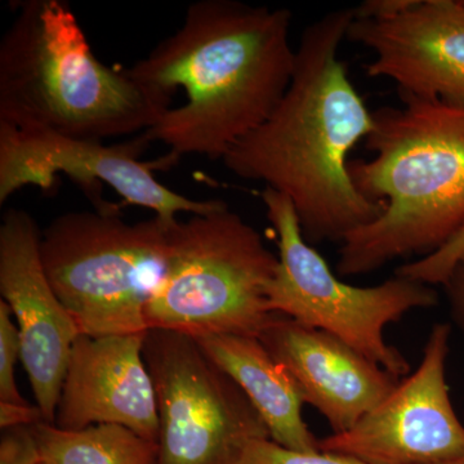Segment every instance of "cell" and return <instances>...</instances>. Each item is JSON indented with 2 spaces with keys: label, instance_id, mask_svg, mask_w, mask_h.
Wrapping results in <instances>:
<instances>
[{
  "label": "cell",
  "instance_id": "1",
  "mask_svg": "<svg viewBox=\"0 0 464 464\" xmlns=\"http://www.w3.org/2000/svg\"><path fill=\"white\" fill-rule=\"evenodd\" d=\"M286 8L199 0L182 26L128 70L168 110L145 130L176 158L222 160L267 121L288 90L295 50Z\"/></svg>",
  "mask_w": 464,
  "mask_h": 464
},
{
  "label": "cell",
  "instance_id": "2",
  "mask_svg": "<svg viewBox=\"0 0 464 464\" xmlns=\"http://www.w3.org/2000/svg\"><path fill=\"white\" fill-rule=\"evenodd\" d=\"M353 17L355 7H344L306 26L279 105L222 159L239 179L285 195L311 246L342 243L386 209L356 188L348 170V155L374 125L373 112L338 58Z\"/></svg>",
  "mask_w": 464,
  "mask_h": 464
},
{
  "label": "cell",
  "instance_id": "3",
  "mask_svg": "<svg viewBox=\"0 0 464 464\" xmlns=\"http://www.w3.org/2000/svg\"><path fill=\"white\" fill-rule=\"evenodd\" d=\"M401 101V108L373 112L364 141L373 158L348 164L356 188L386 209L342 241L341 276L427 257L464 226V108L404 94Z\"/></svg>",
  "mask_w": 464,
  "mask_h": 464
},
{
  "label": "cell",
  "instance_id": "4",
  "mask_svg": "<svg viewBox=\"0 0 464 464\" xmlns=\"http://www.w3.org/2000/svg\"><path fill=\"white\" fill-rule=\"evenodd\" d=\"M166 111L127 69L101 63L69 3H16L0 42V123L105 142L145 132Z\"/></svg>",
  "mask_w": 464,
  "mask_h": 464
},
{
  "label": "cell",
  "instance_id": "5",
  "mask_svg": "<svg viewBox=\"0 0 464 464\" xmlns=\"http://www.w3.org/2000/svg\"><path fill=\"white\" fill-rule=\"evenodd\" d=\"M279 257L228 206L176 222L166 274L146 306L148 329L259 338L275 314L267 290Z\"/></svg>",
  "mask_w": 464,
  "mask_h": 464
},
{
  "label": "cell",
  "instance_id": "6",
  "mask_svg": "<svg viewBox=\"0 0 464 464\" xmlns=\"http://www.w3.org/2000/svg\"><path fill=\"white\" fill-rule=\"evenodd\" d=\"M173 225L157 216L128 224L109 206L63 213L42 232L45 276L81 334L149 331L145 310L166 274Z\"/></svg>",
  "mask_w": 464,
  "mask_h": 464
},
{
  "label": "cell",
  "instance_id": "7",
  "mask_svg": "<svg viewBox=\"0 0 464 464\" xmlns=\"http://www.w3.org/2000/svg\"><path fill=\"white\" fill-rule=\"evenodd\" d=\"M261 199L279 237V266L267 290L270 310L340 338L396 377L408 374L411 364L384 340V328L411 311L435 307L438 292L398 275L368 288L342 282L304 239L288 198L266 188Z\"/></svg>",
  "mask_w": 464,
  "mask_h": 464
},
{
  "label": "cell",
  "instance_id": "8",
  "mask_svg": "<svg viewBox=\"0 0 464 464\" xmlns=\"http://www.w3.org/2000/svg\"><path fill=\"white\" fill-rule=\"evenodd\" d=\"M143 359L157 395L158 464H239L270 432L237 382L182 333L150 329Z\"/></svg>",
  "mask_w": 464,
  "mask_h": 464
},
{
  "label": "cell",
  "instance_id": "9",
  "mask_svg": "<svg viewBox=\"0 0 464 464\" xmlns=\"http://www.w3.org/2000/svg\"><path fill=\"white\" fill-rule=\"evenodd\" d=\"M150 143L145 132L106 145L57 134L21 132L0 123V206L29 186L51 190L60 174L78 183L87 197L96 200V208L109 207L99 197L106 183L125 204L152 210L168 225L179 221V213L207 215L227 206L219 199H190L158 181L154 170L172 166L179 158L168 152L158 160L143 161L140 157Z\"/></svg>",
  "mask_w": 464,
  "mask_h": 464
},
{
  "label": "cell",
  "instance_id": "10",
  "mask_svg": "<svg viewBox=\"0 0 464 464\" xmlns=\"http://www.w3.org/2000/svg\"><path fill=\"white\" fill-rule=\"evenodd\" d=\"M451 326L435 324L413 374L346 432L319 439L320 451L365 464H445L464 457V424L447 383Z\"/></svg>",
  "mask_w": 464,
  "mask_h": 464
},
{
  "label": "cell",
  "instance_id": "11",
  "mask_svg": "<svg viewBox=\"0 0 464 464\" xmlns=\"http://www.w3.org/2000/svg\"><path fill=\"white\" fill-rule=\"evenodd\" d=\"M42 231L26 210L7 209L0 225V293L16 316L21 362L44 422L54 424L67 362L81 335L52 288L41 257Z\"/></svg>",
  "mask_w": 464,
  "mask_h": 464
},
{
  "label": "cell",
  "instance_id": "12",
  "mask_svg": "<svg viewBox=\"0 0 464 464\" xmlns=\"http://www.w3.org/2000/svg\"><path fill=\"white\" fill-rule=\"evenodd\" d=\"M346 41L373 52L366 75L390 79L400 96L464 108V2L413 0L391 17H353Z\"/></svg>",
  "mask_w": 464,
  "mask_h": 464
},
{
  "label": "cell",
  "instance_id": "13",
  "mask_svg": "<svg viewBox=\"0 0 464 464\" xmlns=\"http://www.w3.org/2000/svg\"><path fill=\"white\" fill-rule=\"evenodd\" d=\"M146 333L76 338L54 426L83 430L119 424L158 442L157 395L143 359Z\"/></svg>",
  "mask_w": 464,
  "mask_h": 464
},
{
  "label": "cell",
  "instance_id": "14",
  "mask_svg": "<svg viewBox=\"0 0 464 464\" xmlns=\"http://www.w3.org/2000/svg\"><path fill=\"white\" fill-rule=\"evenodd\" d=\"M259 341L292 375L333 433L346 432L398 387L400 378L329 333L275 314Z\"/></svg>",
  "mask_w": 464,
  "mask_h": 464
},
{
  "label": "cell",
  "instance_id": "15",
  "mask_svg": "<svg viewBox=\"0 0 464 464\" xmlns=\"http://www.w3.org/2000/svg\"><path fill=\"white\" fill-rule=\"evenodd\" d=\"M194 340L244 391L264 420L274 442L299 453L320 451L319 439L302 417L304 401L297 383L266 350L259 338L209 334Z\"/></svg>",
  "mask_w": 464,
  "mask_h": 464
},
{
  "label": "cell",
  "instance_id": "16",
  "mask_svg": "<svg viewBox=\"0 0 464 464\" xmlns=\"http://www.w3.org/2000/svg\"><path fill=\"white\" fill-rule=\"evenodd\" d=\"M29 429L42 464H158V442L119 424L61 430L41 422Z\"/></svg>",
  "mask_w": 464,
  "mask_h": 464
},
{
  "label": "cell",
  "instance_id": "17",
  "mask_svg": "<svg viewBox=\"0 0 464 464\" xmlns=\"http://www.w3.org/2000/svg\"><path fill=\"white\" fill-rule=\"evenodd\" d=\"M12 310L7 302L0 301V401L27 404L18 391L16 362L21 359L20 332L12 322Z\"/></svg>",
  "mask_w": 464,
  "mask_h": 464
},
{
  "label": "cell",
  "instance_id": "18",
  "mask_svg": "<svg viewBox=\"0 0 464 464\" xmlns=\"http://www.w3.org/2000/svg\"><path fill=\"white\" fill-rule=\"evenodd\" d=\"M464 256V226L445 244L427 257L400 266L395 274L427 285L444 284L454 265Z\"/></svg>",
  "mask_w": 464,
  "mask_h": 464
},
{
  "label": "cell",
  "instance_id": "19",
  "mask_svg": "<svg viewBox=\"0 0 464 464\" xmlns=\"http://www.w3.org/2000/svg\"><path fill=\"white\" fill-rule=\"evenodd\" d=\"M239 464H365L356 458L342 456V454L299 453L280 447L271 439L256 440L250 442Z\"/></svg>",
  "mask_w": 464,
  "mask_h": 464
},
{
  "label": "cell",
  "instance_id": "20",
  "mask_svg": "<svg viewBox=\"0 0 464 464\" xmlns=\"http://www.w3.org/2000/svg\"><path fill=\"white\" fill-rule=\"evenodd\" d=\"M0 464H42L29 427L5 430L0 440Z\"/></svg>",
  "mask_w": 464,
  "mask_h": 464
},
{
  "label": "cell",
  "instance_id": "21",
  "mask_svg": "<svg viewBox=\"0 0 464 464\" xmlns=\"http://www.w3.org/2000/svg\"><path fill=\"white\" fill-rule=\"evenodd\" d=\"M442 285L447 293L449 314L464 338V256L451 268Z\"/></svg>",
  "mask_w": 464,
  "mask_h": 464
},
{
  "label": "cell",
  "instance_id": "22",
  "mask_svg": "<svg viewBox=\"0 0 464 464\" xmlns=\"http://www.w3.org/2000/svg\"><path fill=\"white\" fill-rule=\"evenodd\" d=\"M44 422V417L39 406L14 404V402L0 401V427L3 431L16 427H32L34 424Z\"/></svg>",
  "mask_w": 464,
  "mask_h": 464
},
{
  "label": "cell",
  "instance_id": "23",
  "mask_svg": "<svg viewBox=\"0 0 464 464\" xmlns=\"http://www.w3.org/2000/svg\"><path fill=\"white\" fill-rule=\"evenodd\" d=\"M445 464H464V457L459 458V459L453 460V462H449V463H445Z\"/></svg>",
  "mask_w": 464,
  "mask_h": 464
}]
</instances>
